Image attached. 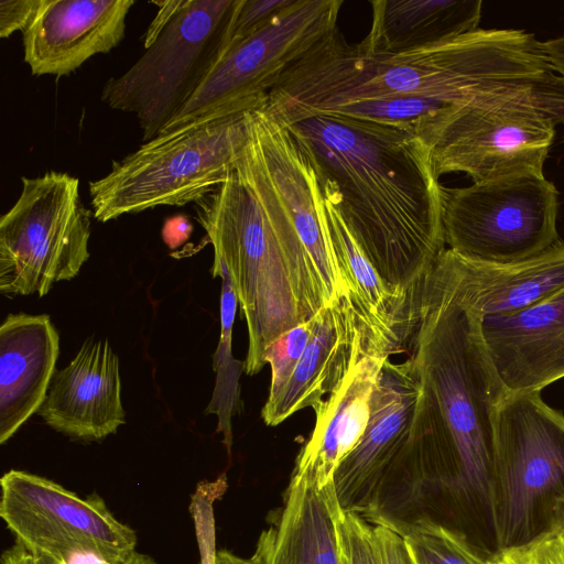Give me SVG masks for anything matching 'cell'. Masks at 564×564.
Instances as JSON below:
<instances>
[{
  "label": "cell",
  "mask_w": 564,
  "mask_h": 564,
  "mask_svg": "<svg viewBox=\"0 0 564 564\" xmlns=\"http://www.w3.org/2000/svg\"><path fill=\"white\" fill-rule=\"evenodd\" d=\"M312 319L310 340L291 379L280 397L262 408L261 417L269 426L304 408L315 410L368 354L391 355L369 332L348 292L322 307Z\"/></svg>",
  "instance_id": "5bb4252c"
},
{
  "label": "cell",
  "mask_w": 564,
  "mask_h": 564,
  "mask_svg": "<svg viewBox=\"0 0 564 564\" xmlns=\"http://www.w3.org/2000/svg\"><path fill=\"white\" fill-rule=\"evenodd\" d=\"M337 528L347 564H383L373 525L368 521L340 508Z\"/></svg>",
  "instance_id": "484cf974"
},
{
  "label": "cell",
  "mask_w": 564,
  "mask_h": 564,
  "mask_svg": "<svg viewBox=\"0 0 564 564\" xmlns=\"http://www.w3.org/2000/svg\"><path fill=\"white\" fill-rule=\"evenodd\" d=\"M274 538L275 527H270L261 533L254 553L250 557H241L228 550H220L208 557L207 564H270Z\"/></svg>",
  "instance_id": "4dcf8cb0"
},
{
  "label": "cell",
  "mask_w": 564,
  "mask_h": 564,
  "mask_svg": "<svg viewBox=\"0 0 564 564\" xmlns=\"http://www.w3.org/2000/svg\"><path fill=\"white\" fill-rule=\"evenodd\" d=\"M389 357L387 352L373 351L361 358L314 410L315 426L297 455L294 470L312 474L321 488L334 482L338 465L366 431L372 393Z\"/></svg>",
  "instance_id": "ffe728a7"
},
{
  "label": "cell",
  "mask_w": 564,
  "mask_h": 564,
  "mask_svg": "<svg viewBox=\"0 0 564 564\" xmlns=\"http://www.w3.org/2000/svg\"><path fill=\"white\" fill-rule=\"evenodd\" d=\"M480 317L437 259L422 283L410 345L423 386L413 505L484 558L499 551L491 505L497 412L508 394L482 343Z\"/></svg>",
  "instance_id": "6da1fadb"
},
{
  "label": "cell",
  "mask_w": 564,
  "mask_h": 564,
  "mask_svg": "<svg viewBox=\"0 0 564 564\" xmlns=\"http://www.w3.org/2000/svg\"><path fill=\"white\" fill-rule=\"evenodd\" d=\"M343 564H347L344 555H343Z\"/></svg>",
  "instance_id": "8d00e7d4"
},
{
  "label": "cell",
  "mask_w": 564,
  "mask_h": 564,
  "mask_svg": "<svg viewBox=\"0 0 564 564\" xmlns=\"http://www.w3.org/2000/svg\"><path fill=\"white\" fill-rule=\"evenodd\" d=\"M44 0H1L0 36L9 37L15 31L22 33L30 26Z\"/></svg>",
  "instance_id": "f1b7e54d"
},
{
  "label": "cell",
  "mask_w": 564,
  "mask_h": 564,
  "mask_svg": "<svg viewBox=\"0 0 564 564\" xmlns=\"http://www.w3.org/2000/svg\"><path fill=\"white\" fill-rule=\"evenodd\" d=\"M313 319H308L280 335L268 345L264 364L271 368V382L265 405L272 404L283 392L310 340Z\"/></svg>",
  "instance_id": "d4e9b609"
},
{
  "label": "cell",
  "mask_w": 564,
  "mask_h": 564,
  "mask_svg": "<svg viewBox=\"0 0 564 564\" xmlns=\"http://www.w3.org/2000/svg\"><path fill=\"white\" fill-rule=\"evenodd\" d=\"M196 220L214 248L248 329L243 371L263 367L270 343L332 301L252 142L247 138L226 181L195 203Z\"/></svg>",
  "instance_id": "277c9868"
},
{
  "label": "cell",
  "mask_w": 564,
  "mask_h": 564,
  "mask_svg": "<svg viewBox=\"0 0 564 564\" xmlns=\"http://www.w3.org/2000/svg\"><path fill=\"white\" fill-rule=\"evenodd\" d=\"M291 2L292 0H240L228 47L265 26Z\"/></svg>",
  "instance_id": "83f0119b"
},
{
  "label": "cell",
  "mask_w": 564,
  "mask_h": 564,
  "mask_svg": "<svg viewBox=\"0 0 564 564\" xmlns=\"http://www.w3.org/2000/svg\"><path fill=\"white\" fill-rule=\"evenodd\" d=\"M386 523L402 534L414 564H487L464 538L430 518Z\"/></svg>",
  "instance_id": "cb8c5ba5"
},
{
  "label": "cell",
  "mask_w": 564,
  "mask_h": 564,
  "mask_svg": "<svg viewBox=\"0 0 564 564\" xmlns=\"http://www.w3.org/2000/svg\"><path fill=\"white\" fill-rule=\"evenodd\" d=\"M213 278L221 279L220 295V337L214 357V369L217 372L216 388L207 412H214L219 417L218 432H223L224 442L230 453L231 416L236 413L239 400V377L243 362L236 360L231 351L232 326L238 305L231 281L223 267L212 268Z\"/></svg>",
  "instance_id": "603a6c76"
},
{
  "label": "cell",
  "mask_w": 564,
  "mask_h": 564,
  "mask_svg": "<svg viewBox=\"0 0 564 564\" xmlns=\"http://www.w3.org/2000/svg\"><path fill=\"white\" fill-rule=\"evenodd\" d=\"M554 72L564 80V36L543 42Z\"/></svg>",
  "instance_id": "836d02e7"
},
{
  "label": "cell",
  "mask_w": 564,
  "mask_h": 564,
  "mask_svg": "<svg viewBox=\"0 0 564 564\" xmlns=\"http://www.w3.org/2000/svg\"><path fill=\"white\" fill-rule=\"evenodd\" d=\"M373 531L383 564H414L402 534L390 524L378 521Z\"/></svg>",
  "instance_id": "f546056e"
},
{
  "label": "cell",
  "mask_w": 564,
  "mask_h": 564,
  "mask_svg": "<svg viewBox=\"0 0 564 564\" xmlns=\"http://www.w3.org/2000/svg\"><path fill=\"white\" fill-rule=\"evenodd\" d=\"M487 564H564V529L557 528L520 546L499 550Z\"/></svg>",
  "instance_id": "4316f807"
},
{
  "label": "cell",
  "mask_w": 564,
  "mask_h": 564,
  "mask_svg": "<svg viewBox=\"0 0 564 564\" xmlns=\"http://www.w3.org/2000/svg\"><path fill=\"white\" fill-rule=\"evenodd\" d=\"M192 232V226L184 217H174L169 219L163 227V240L174 249L186 241Z\"/></svg>",
  "instance_id": "d6a6232c"
},
{
  "label": "cell",
  "mask_w": 564,
  "mask_h": 564,
  "mask_svg": "<svg viewBox=\"0 0 564 564\" xmlns=\"http://www.w3.org/2000/svg\"><path fill=\"white\" fill-rule=\"evenodd\" d=\"M1 564H59L48 556L30 550L22 543L15 541L1 555Z\"/></svg>",
  "instance_id": "1f68e13d"
},
{
  "label": "cell",
  "mask_w": 564,
  "mask_h": 564,
  "mask_svg": "<svg viewBox=\"0 0 564 564\" xmlns=\"http://www.w3.org/2000/svg\"><path fill=\"white\" fill-rule=\"evenodd\" d=\"M430 150L433 172H463L474 183L544 174L564 124V80L551 77L501 91L480 102L441 110L413 122Z\"/></svg>",
  "instance_id": "5b68a950"
},
{
  "label": "cell",
  "mask_w": 564,
  "mask_h": 564,
  "mask_svg": "<svg viewBox=\"0 0 564 564\" xmlns=\"http://www.w3.org/2000/svg\"><path fill=\"white\" fill-rule=\"evenodd\" d=\"M133 0H44L23 34V58L35 76H65L124 37Z\"/></svg>",
  "instance_id": "2e32d148"
},
{
  "label": "cell",
  "mask_w": 564,
  "mask_h": 564,
  "mask_svg": "<svg viewBox=\"0 0 564 564\" xmlns=\"http://www.w3.org/2000/svg\"><path fill=\"white\" fill-rule=\"evenodd\" d=\"M423 386L410 356L402 362H383L370 404L366 431L334 474L341 509L366 521L377 500L408 479L416 469Z\"/></svg>",
  "instance_id": "4fadbf2b"
},
{
  "label": "cell",
  "mask_w": 564,
  "mask_h": 564,
  "mask_svg": "<svg viewBox=\"0 0 564 564\" xmlns=\"http://www.w3.org/2000/svg\"><path fill=\"white\" fill-rule=\"evenodd\" d=\"M479 328L508 394L541 392L564 378V290L518 312L480 317Z\"/></svg>",
  "instance_id": "9a60e30c"
},
{
  "label": "cell",
  "mask_w": 564,
  "mask_h": 564,
  "mask_svg": "<svg viewBox=\"0 0 564 564\" xmlns=\"http://www.w3.org/2000/svg\"><path fill=\"white\" fill-rule=\"evenodd\" d=\"M59 352L48 315L9 314L0 327V443L41 409Z\"/></svg>",
  "instance_id": "d6986e66"
},
{
  "label": "cell",
  "mask_w": 564,
  "mask_h": 564,
  "mask_svg": "<svg viewBox=\"0 0 564 564\" xmlns=\"http://www.w3.org/2000/svg\"><path fill=\"white\" fill-rule=\"evenodd\" d=\"M239 1L182 0L142 56L105 83L101 101L134 113L143 142L176 116L227 51Z\"/></svg>",
  "instance_id": "ba28073f"
},
{
  "label": "cell",
  "mask_w": 564,
  "mask_h": 564,
  "mask_svg": "<svg viewBox=\"0 0 564 564\" xmlns=\"http://www.w3.org/2000/svg\"><path fill=\"white\" fill-rule=\"evenodd\" d=\"M340 508L334 482L321 488L312 474L293 470L270 564H343Z\"/></svg>",
  "instance_id": "7402d4cb"
},
{
  "label": "cell",
  "mask_w": 564,
  "mask_h": 564,
  "mask_svg": "<svg viewBox=\"0 0 564 564\" xmlns=\"http://www.w3.org/2000/svg\"><path fill=\"white\" fill-rule=\"evenodd\" d=\"M372 22L356 47L365 54H398L479 29L480 0H371Z\"/></svg>",
  "instance_id": "44dd1931"
},
{
  "label": "cell",
  "mask_w": 564,
  "mask_h": 564,
  "mask_svg": "<svg viewBox=\"0 0 564 564\" xmlns=\"http://www.w3.org/2000/svg\"><path fill=\"white\" fill-rule=\"evenodd\" d=\"M283 127L381 279L420 292L446 243L442 185L414 124L319 113Z\"/></svg>",
  "instance_id": "7a4b0ae2"
},
{
  "label": "cell",
  "mask_w": 564,
  "mask_h": 564,
  "mask_svg": "<svg viewBox=\"0 0 564 564\" xmlns=\"http://www.w3.org/2000/svg\"><path fill=\"white\" fill-rule=\"evenodd\" d=\"M37 413L53 430L83 441L102 440L124 424L119 359L108 340L87 339L55 371Z\"/></svg>",
  "instance_id": "e0dca14e"
},
{
  "label": "cell",
  "mask_w": 564,
  "mask_h": 564,
  "mask_svg": "<svg viewBox=\"0 0 564 564\" xmlns=\"http://www.w3.org/2000/svg\"><path fill=\"white\" fill-rule=\"evenodd\" d=\"M563 142H564V134H563Z\"/></svg>",
  "instance_id": "74e56055"
},
{
  "label": "cell",
  "mask_w": 564,
  "mask_h": 564,
  "mask_svg": "<svg viewBox=\"0 0 564 564\" xmlns=\"http://www.w3.org/2000/svg\"><path fill=\"white\" fill-rule=\"evenodd\" d=\"M21 183L19 198L0 217V291L43 296L55 282L75 278L88 260L94 215L73 175L50 171Z\"/></svg>",
  "instance_id": "9c48e42d"
},
{
  "label": "cell",
  "mask_w": 564,
  "mask_h": 564,
  "mask_svg": "<svg viewBox=\"0 0 564 564\" xmlns=\"http://www.w3.org/2000/svg\"><path fill=\"white\" fill-rule=\"evenodd\" d=\"M124 564H159V563L149 555L135 552Z\"/></svg>",
  "instance_id": "e575fe53"
},
{
  "label": "cell",
  "mask_w": 564,
  "mask_h": 564,
  "mask_svg": "<svg viewBox=\"0 0 564 564\" xmlns=\"http://www.w3.org/2000/svg\"><path fill=\"white\" fill-rule=\"evenodd\" d=\"M564 501V415L541 392L507 394L496 422L491 505L499 550L558 528Z\"/></svg>",
  "instance_id": "52a82bcc"
},
{
  "label": "cell",
  "mask_w": 564,
  "mask_h": 564,
  "mask_svg": "<svg viewBox=\"0 0 564 564\" xmlns=\"http://www.w3.org/2000/svg\"><path fill=\"white\" fill-rule=\"evenodd\" d=\"M247 111L219 113L160 133L113 161L108 174L89 183L94 218L107 223L204 198L234 167L247 138Z\"/></svg>",
  "instance_id": "8992f818"
},
{
  "label": "cell",
  "mask_w": 564,
  "mask_h": 564,
  "mask_svg": "<svg viewBox=\"0 0 564 564\" xmlns=\"http://www.w3.org/2000/svg\"><path fill=\"white\" fill-rule=\"evenodd\" d=\"M441 196L445 243L463 258L513 262L560 239L558 191L544 174L442 186Z\"/></svg>",
  "instance_id": "8fae6325"
},
{
  "label": "cell",
  "mask_w": 564,
  "mask_h": 564,
  "mask_svg": "<svg viewBox=\"0 0 564 564\" xmlns=\"http://www.w3.org/2000/svg\"><path fill=\"white\" fill-rule=\"evenodd\" d=\"M462 301L479 317L518 312L564 290V241L525 259L489 263L446 248L438 257Z\"/></svg>",
  "instance_id": "ac0fdd59"
},
{
  "label": "cell",
  "mask_w": 564,
  "mask_h": 564,
  "mask_svg": "<svg viewBox=\"0 0 564 564\" xmlns=\"http://www.w3.org/2000/svg\"><path fill=\"white\" fill-rule=\"evenodd\" d=\"M554 73L543 42L524 30L479 28L398 54H365L335 29L284 74L262 109L281 126L367 99L419 97L454 110Z\"/></svg>",
  "instance_id": "3957f363"
},
{
  "label": "cell",
  "mask_w": 564,
  "mask_h": 564,
  "mask_svg": "<svg viewBox=\"0 0 564 564\" xmlns=\"http://www.w3.org/2000/svg\"><path fill=\"white\" fill-rule=\"evenodd\" d=\"M0 517L15 541L59 564H124L137 534L98 494L80 497L62 485L11 469L0 480Z\"/></svg>",
  "instance_id": "7c38bea8"
},
{
  "label": "cell",
  "mask_w": 564,
  "mask_h": 564,
  "mask_svg": "<svg viewBox=\"0 0 564 564\" xmlns=\"http://www.w3.org/2000/svg\"><path fill=\"white\" fill-rule=\"evenodd\" d=\"M558 528L564 529V501L560 507V519H558Z\"/></svg>",
  "instance_id": "d590c367"
},
{
  "label": "cell",
  "mask_w": 564,
  "mask_h": 564,
  "mask_svg": "<svg viewBox=\"0 0 564 564\" xmlns=\"http://www.w3.org/2000/svg\"><path fill=\"white\" fill-rule=\"evenodd\" d=\"M343 3L292 0L265 26L227 48L160 133L219 113L262 107L284 74L337 29Z\"/></svg>",
  "instance_id": "30bf717a"
}]
</instances>
